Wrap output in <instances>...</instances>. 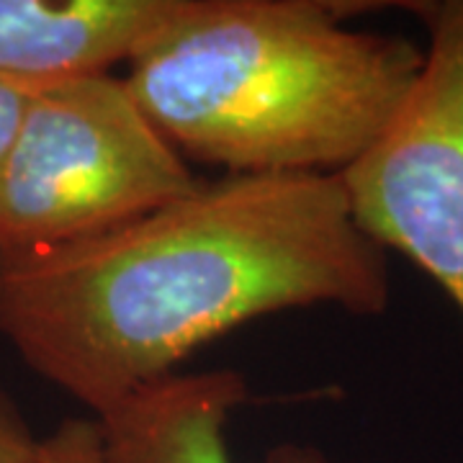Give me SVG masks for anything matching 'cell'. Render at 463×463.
Returning <instances> with one entry per match:
<instances>
[{"label":"cell","instance_id":"cell-1","mask_svg":"<svg viewBox=\"0 0 463 463\" xmlns=\"http://www.w3.org/2000/svg\"><path fill=\"white\" fill-rule=\"evenodd\" d=\"M389 258L340 175H219L121 227L0 252V337L100 417L265 315L389 307Z\"/></svg>","mask_w":463,"mask_h":463},{"label":"cell","instance_id":"cell-2","mask_svg":"<svg viewBox=\"0 0 463 463\" xmlns=\"http://www.w3.org/2000/svg\"><path fill=\"white\" fill-rule=\"evenodd\" d=\"M322 0H185L124 83L185 163L222 175H343L412 96L425 52L353 32Z\"/></svg>","mask_w":463,"mask_h":463},{"label":"cell","instance_id":"cell-3","mask_svg":"<svg viewBox=\"0 0 463 463\" xmlns=\"http://www.w3.org/2000/svg\"><path fill=\"white\" fill-rule=\"evenodd\" d=\"M199 181L124 78L100 72L39 88L0 175V252L116 230Z\"/></svg>","mask_w":463,"mask_h":463},{"label":"cell","instance_id":"cell-4","mask_svg":"<svg viewBox=\"0 0 463 463\" xmlns=\"http://www.w3.org/2000/svg\"><path fill=\"white\" fill-rule=\"evenodd\" d=\"M430 44L381 142L340 175L361 230L438 283L463 315V0L404 3Z\"/></svg>","mask_w":463,"mask_h":463},{"label":"cell","instance_id":"cell-5","mask_svg":"<svg viewBox=\"0 0 463 463\" xmlns=\"http://www.w3.org/2000/svg\"><path fill=\"white\" fill-rule=\"evenodd\" d=\"M185 0H0V83L39 90L114 72Z\"/></svg>","mask_w":463,"mask_h":463},{"label":"cell","instance_id":"cell-6","mask_svg":"<svg viewBox=\"0 0 463 463\" xmlns=\"http://www.w3.org/2000/svg\"><path fill=\"white\" fill-rule=\"evenodd\" d=\"M248 383L232 368L173 373L96 417L109 463H230L227 422ZM307 461L297 450L294 461Z\"/></svg>","mask_w":463,"mask_h":463},{"label":"cell","instance_id":"cell-7","mask_svg":"<svg viewBox=\"0 0 463 463\" xmlns=\"http://www.w3.org/2000/svg\"><path fill=\"white\" fill-rule=\"evenodd\" d=\"M36 463H109L103 430L96 417H67L39 440Z\"/></svg>","mask_w":463,"mask_h":463},{"label":"cell","instance_id":"cell-8","mask_svg":"<svg viewBox=\"0 0 463 463\" xmlns=\"http://www.w3.org/2000/svg\"><path fill=\"white\" fill-rule=\"evenodd\" d=\"M39 440L16 399L0 386V463H36Z\"/></svg>","mask_w":463,"mask_h":463},{"label":"cell","instance_id":"cell-9","mask_svg":"<svg viewBox=\"0 0 463 463\" xmlns=\"http://www.w3.org/2000/svg\"><path fill=\"white\" fill-rule=\"evenodd\" d=\"M32 93L33 90L18 88V85L0 83V175H3V167L8 163L11 147L16 142L18 127H21V118H24L26 106H29Z\"/></svg>","mask_w":463,"mask_h":463}]
</instances>
